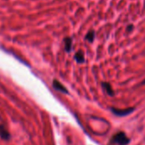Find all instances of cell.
Wrapping results in <instances>:
<instances>
[{
  "label": "cell",
  "instance_id": "10",
  "mask_svg": "<svg viewBox=\"0 0 145 145\" xmlns=\"http://www.w3.org/2000/svg\"><path fill=\"white\" fill-rule=\"evenodd\" d=\"M144 84H145V79L143 81V82H142V84H141V85H144Z\"/></svg>",
  "mask_w": 145,
  "mask_h": 145
},
{
  "label": "cell",
  "instance_id": "2",
  "mask_svg": "<svg viewBox=\"0 0 145 145\" xmlns=\"http://www.w3.org/2000/svg\"><path fill=\"white\" fill-rule=\"evenodd\" d=\"M111 111L116 115H118V116H125V115H128L129 114L133 113L134 111V109L133 108H129V109H117L112 108L111 109Z\"/></svg>",
  "mask_w": 145,
  "mask_h": 145
},
{
  "label": "cell",
  "instance_id": "1",
  "mask_svg": "<svg viewBox=\"0 0 145 145\" xmlns=\"http://www.w3.org/2000/svg\"><path fill=\"white\" fill-rule=\"evenodd\" d=\"M113 142L119 145H127L130 143V139L127 137L124 132H119L116 134L113 138Z\"/></svg>",
  "mask_w": 145,
  "mask_h": 145
},
{
  "label": "cell",
  "instance_id": "8",
  "mask_svg": "<svg viewBox=\"0 0 145 145\" xmlns=\"http://www.w3.org/2000/svg\"><path fill=\"white\" fill-rule=\"evenodd\" d=\"M94 38H95V32H94L93 30L89 31V32L87 33L86 37H85V38H86L87 40H88L89 42H93V41L94 40Z\"/></svg>",
  "mask_w": 145,
  "mask_h": 145
},
{
  "label": "cell",
  "instance_id": "9",
  "mask_svg": "<svg viewBox=\"0 0 145 145\" xmlns=\"http://www.w3.org/2000/svg\"><path fill=\"white\" fill-rule=\"evenodd\" d=\"M133 25H129V26H127V30L128 32H130L131 30H133Z\"/></svg>",
  "mask_w": 145,
  "mask_h": 145
},
{
  "label": "cell",
  "instance_id": "4",
  "mask_svg": "<svg viewBox=\"0 0 145 145\" xmlns=\"http://www.w3.org/2000/svg\"><path fill=\"white\" fill-rule=\"evenodd\" d=\"M0 137L3 140H8L10 138V134H9L8 131L2 124H0Z\"/></svg>",
  "mask_w": 145,
  "mask_h": 145
},
{
  "label": "cell",
  "instance_id": "3",
  "mask_svg": "<svg viewBox=\"0 0 145 145\" xmlns=\"http://www.w3.org/2000/svg\"><path fill=\"white\" fill-rule=\"evenodd\" d=\"M53 86H54V88L56 91H60L62 93H65V94H68L69 93L68 91H67V89L59 80H57V79H54L53 81Z\"/></svg>",
  "mask_w": 145,
  "mask_h": 145
},
{
  "label": "cell",
  "instance_id": "6",
  "mask_svg": "<svg viewBox=\"0 0 145 145\" xmlns=\"http://www.w3.org/2000/svg\"><path fill=\"white\" fill-rule=\"evenodd\" d=\"M102 86L104 87V89L106 91V92H107L110 96H111V97L114 96V91H113V90H112V88H111V85H110L109 83L103 82V83H102Z\"/></svg>",
  "mask_w": 145,
  "mask_h": 145
},
{
  "label": "cell",
  "instance_id": "7",
  "mask_svg": "<svg viewBox=\"0 0 145 145\" xmlns=\"http://www.w3.org/2000/svg\"><path fill=\"white\" fill-rule=\"evenodd\" d=\"M75 59H76V61L78 63H82V62H84L85 58H84V54H83V52H82V50L78 51V52L75 55Z\"/></svg>",
  "mask_w": 145,
  "mask_h": 145
},
{
  "label": "cell",
  "instance_id": "5",
  "mask_svg": "<svg viewBox=\"0 0 145 145\" xmlns=\"http://www.w3.org/2000/svg\"><path fill=\"white\" fill-rule=\"evenodd\" d=\"M64 42H65V51L71 52V46H72V39L71 38H65Z\"/></svg>",
  "mask_w": 145,
  "mask_h": 145
}]
</instances>
